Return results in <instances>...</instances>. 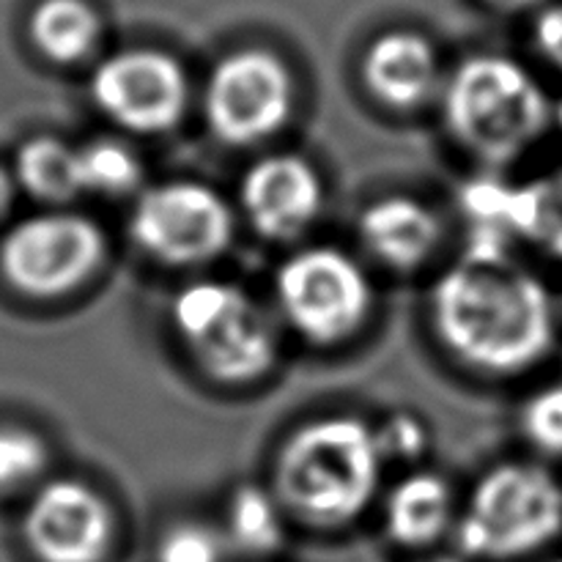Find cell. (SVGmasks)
Segmentation results:
<instances>
[{"instance_id": "obj_14", "label": "cell", "mask_w": 562, "mask_h": 562, "mask_svg": "<svg viewBox=\"0 0 562 562\" xmlns=\"http://www.w3.org/2000/svg\"><path fill=\"white\" fill-rule=\"evenodd\" d=\"M368 256L395 272H412L431 261L442 245L445 225L428 203L412 195H384L368 203L357 220Z\"/></svg>"}, {"instance_id": "obj_16", "label": "cell", "mask_w": 562, "mask_h": 562, "mask_svg": "<svg viewBox=\"0 0 562 562\" xmlns=\"http://www.w3.org/2000/svg\"><path fill=\"white\" fill-rule=\"evenodd\" d=\"M14 179L25 195L47 206H66L86 192L80 146L53 135L31 137L14 159Z\"/></svg>"}, {"instance_id": "obj_19", "label": "cell", "mask_w": 562, "mask_h": 562, "mask_svg": "<svg viewBox=\"0 0 562 562\" xmlns=\"http://www.w3.org/2000/svg\"><path fill=\"white\" fill-rule=\"evenodd\" d=\"M514 231L516 239L562 261V168L516 184Z\"/></svg>"}, {"instance_id": "obj_25", "label": "cell", "mask_w": 562, "mask_h": 562, "mask_svg": "<svg viewBox=\"0 0 562 562\" xmlns=\"http://www.w3.org/2000/svg\"><path fill=\"white\" fill-rule=\"evenodd\" d=\"M532 38H536V47L543 60L562 71V0L541 9V14L536 16V27H532Z\"/></svg>"}, {"instance_id": "obj_23", "label": "cell", "mask_w": 562, "mask_h": 562, "mask_svg": "<svg viewBox=\"0 0 562 562\" xmlns=\"http://www.w3.org/2000/svg\"><path fill=\"white\" fill-rule=\"evenodd\" d=\"M228 543L223 530L201 521H179L168 527L157 543V562H223Z\"/></svg>"}, {"instance_id": "obj_26", "label": "cell", "mask_w": 562, "mask_h": 562, "mask_svg": "<svg viewBox=\"0 0 562 562\" xmlns=\"http://www.w3.org/2000/svg\"><path fill=\"white\" fill-rule=\"evenodd\" d=\"M16 192H20V187H16L14 170L0 165V217H5L11 212V206L16 201Z\"/></svg>"}, {"instance_id": "obj_4", "label": "cell", "mask_w": 562, "mask_h": 562, "mask_svg": "<svg viewBox=\"0 0 562 562\" xmlns=\"http://www.w3.org/2000/svg\"><path fill=\"white\" fill-rule=\"evenodd\" d=\"M453 532L470 562L536 558L562 536V483L541 464L503 461L472 486Z\"/></svg>"}, {"instance_id": "obj_12", "label": "cell", "mask_w": 562, "mask_h": 562, "mask_svg": "<svg viewBox=\"0 0 562 562\" xmlns=\"http://www.w3.org/2000/svg\"><path fill=\"white\" fill-rule=\"evenodd\" d=\"M239 206L261 239L294 241L322 214V173L311 159L294 151L258 157L239 181Z\"/></svg>"}, {"instance_id": "obj_15", "label": "cell", "mask_w": 562, "mask_h": 562, "mask_svg": "<svg viewBox=\"0 0 562 562\" xmlns=\"http://www.w3.org/2000/svg\"><path fill=\"white\" fill-rule=\"evenodd\" d=\"M456 494L442 475L415 470L384 497L382 521L390 541L409 552L434 547L456 527Z\"/></svg>"}, {"instance_id": "obj_3", "label": "cell", "mask_w": 562, "mask_h": 562, "mask_svg": "<svg viewBox=\"0 0 562 562\" xmlns=\"http://www.w3.org/2000/svg\"><path fill=\"white\" fill-rule=\"evenodd\" d=\"M445 126L486 168L525 157L552 126V99L530 69L508 55L461 60L442 86Z\"/></svg>"}, {"instance_id": "obj_2", "label": "cell", "mask_w": 562, "mask_h": 562, "mask_svg": "<svg viewBox=\"0 0 562 562\" xmlns=\"http://www.w3.org/2000/svg\"><path fill=\"white\" fill-rule=\"evenodd\" d=\"M384 464L376 428L351 415L316 417L280 442L272 492L289 519L335 530L371 508Z\"/></svg>"}, {"instance_id": "obj_27", "label": "cell", "mask_w": 562, "mask_h": 562, "mask_svg": "<svg viewBox=\"0 0 562 562\" xmlns=\"http://www.w3.org/2000/svg\"><path fill=\"white\" fill-rule=\"evenodd\" d=\"M492 3H497L499 9L516 11V9H530V5H536L538 0H492Z\"/></svg>"}, {"instance_id": "obj_6", "label": "cell", "mask_w": 562, "mask_h": 562, "mask_svg": "<svg viewBox=\"0 0 562 562\" xmlns=\"http://www.w3.org/2000/svg\"><path fill=\"white\" fill-rule=\"evenodd\" d=\"M108 261L102 225L82 212L49 206L0 236V278L27 300H64L97 278Z\"/></svg>"}, {"instance_id": "obj_29", "label": "cell", "mask_w": 562, "mask_h": 562, "mask_svg": "<svg viewBox=\"0 0 562 562\" xmlns=\"http://www.w3.org/2000/svg\"><path fill=\"white\" fill-rule=\"evenodd\" d=\"M415 562H470V560L461 558V554H431V558H423Z\"/></svg>"}, {"instance_id": "obj_1", "label": "cell", "mask_w": 562, "mask_h": 562, "mask_svg": "<svg viewBox=\"0 0 562 562\" xmlns=\"http://www.w3.org/2000/svg\"><path fill=\"white\" fill-rule=\"evenodd\" d=\"M439 344L472 371L516 376L552 351L558 307L541 278L510 252L467 250L431 291Z\"/></svg>"}, {"instance_id": "obj_13", "label": "cell", "mask_w": 562, "mask_h": 562, "mask_svg": "<svg viewBox=\"0 0 562 562\" xmlns=\"http://www.w3.org/2000/svg\"><path fill=\"white\" fill-rule=\"evenodd\" d=\"M362 82L384 108L417 110L442 86L439 55L420 33L387 31L362 55Z\"/></svg>"}, {"instance_id": "obj_22", "label": "cell", "mask_w": 562, "mask_h": 562, "mask_svg": "<svg viewBox=\"0 0 562 562\" xmlns=\"http://www.w3.org/2000/svg\"><path fill=\"white\" fill-rule=\"evenodd\" d=\"M519 426L538 453L562 459V382L536 390L521 404Z\"/></svg>"}, {"instance_id": "obj_24", "label": "cell", "mask_w": 562, "mask_h": 562, "mask_svg": "<svg viewBox=\"0 0 562 562\" xmlns=\"http://www.w3.org/2000/svg\"><path fill=\"white\" fill-rule=\"evenodd\" d=\"M379 450H382L384 461H412L423 459L428 450V428L412 412H395L390 415L382 426L376 428Z\"/></svg>"}, {"instance_id": "obj_8", "label": "cell", "mask_w": 562, "mask_h": 562, "mask_svg": "<svg viewBox=\"0 0 562 562\" xmlns=\"http://www.w3.org/2000/svg\"><path fill=\"white\" fill-rule=\"evenodd\" d=\"M296 82L289 64L263 47L223 55L206 75L201 93L209 132L231 148L272 140L291 121Z\"/></svg>"}, {"instance_id": "obj_7", "label": "cell", "mask_w": 562, "mask_h": 562, "mask_svg": "<svg viewBox=\"0 0 562 562\" xmlns=\"http://www.w3.org/2000/svg\"><path fill=\"white\" fill-rule=\"evenodd\" d=\"M274 300L300 338L313 346H338L366 327L373 311V285L349 252L313 245L280 263Z\"/></svg>"}, {"instance_id": "obj_18", "label": "cell", "mask_w": 562, "mask_h": 562, "mask_svg": "<svg viewBox=\"0 0 562 562\" xmlns=\"http://www.w3.org/2000/svg\"><path fill=\"white\" fill-rule=\"evenodd\" d=\"M285 521L289 516L272 488L245 483L234 488L225 508V543L245 558H269L283 549Z\"/></svg>"}, {"instance_id": "obj_5", "label": "cell", "mask_w": 562, "mask_h": 562, "mask_svg": "<svg viewBox=\"0 0 562 562\" xmlns=\"http://www.w3.org/2000/svg\"><path fill=\"white\" fill-rule=\"evenodd\" d=\"M170 322L198 371L223 387L261 382L278 362V327L250 291L228 280L203 278L179 289Z\"/></svg>"}, {"instance_id": "obj_17", "label": "cell", "mask_w": 562, "mask_h": 562, "mask_svg": "<svg viewBox=\"0 0 562 562\" xmlns=\"http://www.w3.org/2000/svg\"><path fill=\"white\" fill-rule=\"evenodd\" d=\"M102 38V22L86 0H42L31 14V42L60 66L91 58Z\"/></svg>"}, {"instance_id": "obj_11", "label": "cell", "mask_w": 562, "mask_h": 562, "mask_svg": "<svg viewBox=\"0 0 562 562\" xmlns=\"http://www.w3.org/2000/svg\"><path fill=\"white\" fill-rule=\"evenodd\" d=\"M20 541L33 562H108L115 547L113 505L80 477H49L27 494Z\"/></svg>"}, {"instance_id": "obj_21", "label": "cell", "mask_w": 562, "mask_h": 562, "mask_svg": "<svg viewBox=\"0 0 562 562\" xmlns=\"http://www.w3.org/2000/svg\"><path fill=\"white\" fill-rule=\"evenodd\" d=\"M49 448L27 426L0 423V497L33 492L42 481H47Z\"/></svg>"}, {"instance_id": "obj_9", "label": "cell", "mask_w": 562, "mask_h": 562, "mask_svg": "<svg viewBox=\"0 0 562 562\" xmlns=\"http://www.w3.org/2000/svg\"><path fill=\"white\" fill-rule=\"evenodd\" d=\"M130 236L148 258L165 267H203L225 256L236 236V214L203 181H159L137 192Z\"/></svg>"}, {"instance_id": "obj_10", "label": "cell", "mask_w": 562, "mask_h": 562, "mask_svg": "<svg viewBox=\"0 0 562 562\" xmlns=\"http://www.w3.org/2000/svg\"><path fill=\"white\" fill-rule=\"evenodd\" d=\"M104 119L135 135L176 130L190 108V75L170 53L151 47L121 49L93 69L88 82Z\"/></svg>"}, {"instance_id": "obj_30", "label": "cell", "mask_w": 562, "mask_h": 562, "mask_svg": "<svg viewBox=\"0 0 562 562\" xmlns=\"http://www.w3.org/2000/svg\"><path fill=\"white\" fill-rule=\"evenodd\" d=\"M543 562H562V558H554V560H543Z\"/></svg>"}, {"instance_id": "obj_28", "label": "cell", "mask_w": 562, "mask_h": 562, "mask_svg": "<svg viewBox=\"0 0 562 562\" xmlns=\"http://www.w3.org/2000/svg\"><path fill=\"white\" fill-rule=\"evenodd\" d=\"M552 126L560 132V137H562V93L552 102Z\"/></svg>"}, {"instance_id": "obj_20", "label": "cell", "mask_w": 562, "mask_h": 562, "mask_svg": "<svg viewBox=\"0 0 562 562\" xmlns=\"http://www.w3.org/2000/svg\"><path fill=\"white\" fill-rule=\"evenodd\" d=\"M82 184L86 192L102 198H124L140 190L143 162L135 148L121 140L99 137L80 146Z\"/></svg>"}]
</instances>
